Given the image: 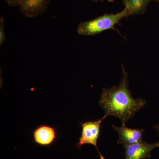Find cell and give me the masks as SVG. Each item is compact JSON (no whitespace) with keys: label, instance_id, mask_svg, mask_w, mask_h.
<instances>
[{"label":"cell","instance_id":"3957f363","mask_svg":"<svg viewBox=\"0 0 159 159\" xmlns=\"http://www.w3.org/2000/svg\"><path fill=\"white\" fill-rule=\"evenodd\" d=\"M107 116V115L105 114L102 119L96 121L81 122L80 124L82 127L81 135L79 142L76 144V146L79 148L85 144L93 145L97 149L100 159L105 158L99 151L97 146V142L100 135L101 123Z\"/></svg>","mask_w":159,"mask_h":159},{"label":"cell","instance_id":"6da1fadb","mask_svg":"<svg viewBox=\"0 0 159 159\" xmlns=\"http://www.w3.org/2000/svg\"><path fill=\"white\" fill-rule=\"evenodd\" d=\"M122 69L123 76L121 81L117 86L102 89L99 104L107 116L117 117L122 124H125L144 107L146 101L132 97L129 89L128 74L124 67Z\"/></svg>","mask_w":159,"mask_h":159},{"label":"cell","instance_id":"52a82bcc","mask_svg":"<svg viewBox=\"0 0 159 159\" xmlns=\"http://www.w3.org/2000/svg\"><path fill=\"white\" fill-rule=\"evenodd\" d=\"M50 0H23L20 10L28 17H33L44 13L48 9Z\"/></svg>","mask_w":159,"mask_h":159},{"label":"cell","instance_id":"9c48e42d","mask_svg":"<svg viewBox=\"0 0 159 159\" xmlns=\"http://www.w3.org/2000/svg\"><path fill=\"white\" fill-rule=\"evenodd\" d=\"M4 19L2 18L0 21V44L2 45L6 39V34L4 31Z\"/></svg>","mask_w":159,"mask_h":159},{"label":"cell","instance_id":"7c38bea8","mask_svg":"<svg viewBox=\"0 0 159 159\" xmlns=\"http://www.w3.org/2000/svg\"><path fill=\"white\" fill-rule=\"evenodd\" d=\"M93 1H94V2H99V1H100V2H103V0H93Z\"/></svg>","mask_w":159,"mask_h":159},{"label":"cell","instance_id":"30bf717a","mask_svg":"<svg viewBox=\"0 0 159 159\" xmlns=\"http://www.w3.org/2000/svg\"><path fill=\"white\" fill-rule=\"evenodd\" d=\"M8 5L11 6H19L20 3L23 0H5Z\"/></svg>","mask_w":159,"mask_h":159},{"label":"cell","instance_id":"4fadbf2b","mask_svg":"<svg viewBox=\"0 0 159 159\" xmlns=\"http://www.w3.org/2000/svg\"><path fill=\"white\" fill-rule=\"evenodd\" d=\"M109 2H114L115 0H108Z\"/></svg>","mask_w":159,"mask_h":159},{"label":"cell","instance_id":"8992f818","mask_svg":"<svg viewBox=\"0 0 159 159\" xmlns=\"http://www.w3.org/2000/svg\"><path fill=\"white\" fill-rule=\"evenodd\" d=\"M113 128L119 134V139L117 143L119 145H132L142 141L145 129L128 128L125 124L121 126L112 125Z\"/></svg>","mask_w":159,"mask_h":159},{"label":"cell","instance_id":"277c9868","mask_svg":"<svg viewBox=\"0 0 159 159\" xmlns=\"http://www.w3.org/2000/svg\"><path fill=\"white\" fill-rule=\"evenodd\" d=\"M158 147L159 142L148 143L142 140L132 145H124L125 159L150 158L151 152Z\"/></svg>","mask_w":159,"mask_h":159},{"label":"cell","instance_id":"5bb4252c","mask_svg":"<svg viewBox=\"0 0 159 159\" xmlns=\"http://www.w3.org/2000/svg\"><path fill=\"white\" fill-rule=\"evenodd\" d=\"M151 1H155V2H159V0H151Z\"/></svg>","mask_w":159,"mask_h":159},{"label":"cell","instance_id":"8fae6325","mask_svg":"<svg viewBox=\"0 0 159 159\" xmlns=\"http://www.w3.org/2000/svg\"><path fill=\"white\" fill-rule=\"evenodd\" d=\"M154 127L158 131V132L159 134V124H157V125H155V126Z\"/></svg>","mask_w":159,"mask_h":159},{"label":"cell","instance_id":"7a4b0ae2","mask_svg":"<svg viewBox=\"0 0 159 159\" xmlns=\"http://www.w3.org/2000/svg\"><path fill=\"white\" fill-rule=\"evenodd\" d=\"M129 15L125 9L116 14L103 15L93 20L80 23L77 27V33L81 35L92 36L106 30L114 29L115 26L121 20Z\"/></svg>","mask_w":159,"mask_h":159},{"label":"cell","instance_id":"ba28073f","mask_svg":"<svg viewBox=\"0 0 159 159\" xmlns=\"http://www.w3.org/2000/svg\"><path fill=\"white\" fill-rule=\"evenodd\" d=\"M150 2L151 0H122L125 9L130 15L144 13Z\"/></svg>","mask_w":159,"mask_h":159},{"label":"cell","instance_id":"5b68a950","mask_svg":"<svg viewBox=\"0 0 159 159\" xmlns=\"http://www.w3.org/2000/svg\"><path fill=\"white\" fill-rule=\"evenodd\" d=\"M32 134L34 143L45 147L51 146L58 138L55 128L47 124L39 125Z\"/></svg>","mask_w":159,"mask_h":159}]
</instances>
